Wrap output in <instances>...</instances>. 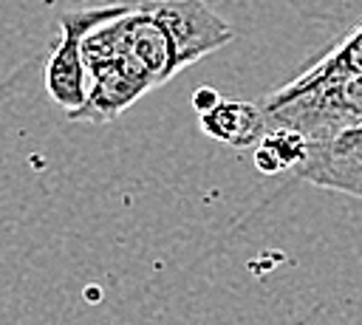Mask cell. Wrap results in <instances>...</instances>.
<instances>
[{"label":"cell","mask_w":362,"mask_h":325,"mask_svg":"<svg viewBox=\"0 0 362 325\" xmlns=\"http://www.w3.org/2000/svg\"><path fill=\"white\" fill-rule=\"evenodd\" d=\"M269 127L300 130L308 141L362 124V71H305L263 105Z\"/></svg>","instance_id":"1"},{"label":"cell","mask_w":362,"mask_h":325,"mask_svg":"<svg viewBox=\"0 0 362 325\" xmlns=\"http://www.w3.org/2000/svg\"><path fill=\"white\" fill-rule=\"evenodd\" d=\"M124 11H130L127 3H113V6H90V8L59 14V42L45 62V90L59 110L71 113L88 96V68L82 59V37L90 28L113 17H122Z\"/></svg>","instance_id":"2"},{"label":"cell","mask_w":362,"mask_h":325,"mask_svg":"<svg viewBox=\"0 0 362 325\" xmlns=\"http://www.w3.org/2000/svg\"><path fill=\"white\" fill-rule=\"evenodd\" d=\"M141 6L150 8L170 34L178 71L223 48L235 37L232 25L204 0H141Z\"/></svg>","instance_id":"3"},{"label":"cell","mask_w":362,"mask_h":325,"mask_svg":"<svg viewBox=\"0 0 362 325\" xmlns=\"http://www.w3.org/2000/svg\"><path fill=\"white\" fill-rule=\"evenodd\" d=\"M90 82H88V96L85 102L65 113L71 122H110L119 113H124L130 105H136L147 90H153V79L150 73L130 57L119 54L102 65H96L93 71H88Z\"/></svg>","instance_id":"4"},{"label":"cell","mask_w":362,"mask_h":325,"mask_svg":"<svg viewBox=\"0 0 362 325\" xmlns=\"http://www.w3.org/2000/svg\"><path fill=\"white\" fill-rule=\"evenodd\" d=\"M294 172L308 184L362 198V124L308 141Z\"/></svg>","instance_id":"5"},{"label":"cell","mask_w":362,"mask_h":325,"mask_svg":"<svg viewBox=\"0 0 362 325\" xmlns=\"http://www.w3.org/2000/svg\"><path fill=\"white\" fill-rule=\"evenodd\" d=\"M116 28H119V54L136 59L150 73L156 88L178 71L170 34L150 8H144L141 3L130 6V11L116 17Z\"/></svg>","instance_id":"6"},{"label":"cell","mask_w":362,"mask_h":325,"mask_svg":"<svg viewBox=\"0 0 362 325\" xmlns=\"http://www.w3.org/2000/svg\"><path fill=\"white\" fill-rule=\"evenodd\" d=\"M201 116V130L229 147H238V150H246V147H255L263 133L269 130V122H266V113L260 105H252V102H240V99H218L215 107L198 113Z\"/></svg>","instance_id":"7"},{"label":"cell","mask_w":362,"mask_h":325,"mask_svg":"<svg viewBox=\"0 0 362 325\" xmlns=\"http://www.w3.org/2000/svg\"><path fill=\"white\" fill-rule=\"evenodd\" d=\"M308 150V138L291 127H269L255 144V167L266 175L294 170Z\"/></svg>","instance_id":"8"},{"label":"cell","mask_w":362,"mask_h":325,"mask_svg":"<svg viewBox=\"0 0 362 325\" xmlns=\"http://www.w3.org/2000/svg\"><path fill=\"white\" fill-rule=\"evenodd\" d=\"M218 90L215 88H209V85H204V88H198L195 93H192V107L198 110V113H204V110H209V107H215L218 105Z\"/></svg>","instance_id":"9"}]
</instances>
